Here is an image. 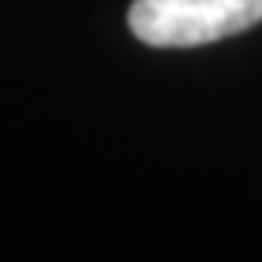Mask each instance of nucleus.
Listing matches in <instances>:
<instances>
[{
    "label": "nucleus",
    "instance_id": "1",
    "mask_svg": "<svg viewBox=\"0 0 262 262\" xmlns=\"http://www.w3.org/2000/svg\"><path fill=\"white\" fill-rule=\"evenodd\" d=\"M262 20V0H133L129 31L150 48H198Z\"/></svg>",
    "mask_w": 262,
    "mask_h": 262
}]
</instances>
